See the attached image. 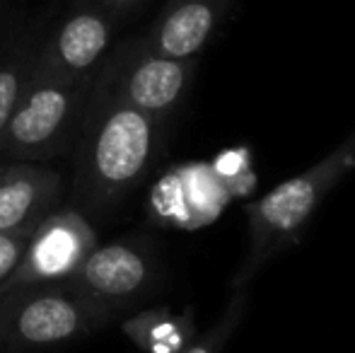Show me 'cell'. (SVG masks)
Segmentation results:
<instances>
[{
  "label": "cell",
  "instance_id": "obj_5",
  "mask_svg": "<svg viewBox=\"0 0 355 353\" xmlns=\"http://www.w3.org/2000/svg\"><path fill=\"white\" fill-rule=\"evenodd\" d=\"M68 283L112 320L159 286V261L150 242L114 240L94 247Z\"/></svg>",
  "mask_w": 355,
  "mask_h": 353
},
{
  "label": "cell",
  "instance_id": "obj_12",
  "mask_svg": "<svg viewBox=\"0 0 355 353\" xmlns=\"http://www.w3.org/2000/svg\"><path fill=\"white\" fill-rule=\"evenodd\" d=\"M42 51L34 46H17L0 61V138L5 133L10 117L22 97L24 87L29 85L34 71L39 66Z\"/></svg>",
  "mask_w": 355,
  "mask_h": 353
},
{
  "label": "cell",
  "instance_id": "obj_3",
  "mask_svg": "<svg viewBox=\"0 0 355 353\" xmlns=\"http://www.w3.org/2000/svg\"><path fill=\"white\" fill-rule=\"evenodd\" d=\"M94 76L61 78L37 66L0 138L3 162H49L73 153Z\"/></svg>",
  "mask_w": 355,
  "mask_h": 353
},
{
  "label": "cell",
  "instance_id": "obj_14",
  "mask_svg": "<svg viewBox=\"0 0 355 353\" xmlns=\"http://www.w3.org/2000/svg\"><path fill=\"white\" fill-rule=\"evenodd\" d=\"M39 225V223H37ZM37 225H22L15 230H0V283L15 271V266L19 264L24 255L32 232L37 230Z\"/></svg>",
  "mask_w": 355,
  "mask_h": 353
},
{
  "label": "cell",
  "instance_id": "obj_9",
  "mask_svg": "<svg viewBox=\"0 0 355 353\" xmlns=\"http://www.w3.org/2000/svg\"><path fill=\"white\" fill-rule=\"evenodd\" d=\"M66 179L37 162H12L0 179V230L37 225L61 206Z\"/></svg>",
  "mask_w": 355,
  "mask_h": 353
},
{
  "label": "cell",
  "instance_id": "obj_7",
  "mask_svg": "<svg viewBox=\"0 0 355 353\" xmlns=\"http://www.w3.org/2000/svg\"><path fill=\"white\" fill-rule=\"evenodd\" d=\"M193 73L196 58H167L136 44L126 49L97 80L131 107L169 119L187 97Z\"/></svg>",
  "mask_w": 355,
  "mask_h": 353
},
{
  "label": "cell",
  "instance_id": "obj_10",
  "mask_svg": "<svg viewBox=\"0 0 355 353\" xmlns=\"http://www.w3.org/2000/svg\"><path fill=\"white\" fill-rule=\"evenodd\" d=\"M112 39V27L97 12H78L61 24L56 37L42 49L39 68L61 78L92 76Z\"/></svg>",
  "mask_w": 355,
  "mask_h": 353
},
{
  "label": "cell",
  "instance_id": "obj_15",
  "mask_svg": "<svg viewBox=\"0 0 355 353\" xmlns=\"http://www.w3.org/2000/svg\"><path fill=\"white\" fill-rule=\"evenodd\" d=\"M215 175L225 182H232V179H239L247 172V153L244 150H227L215 160L213 165Z\"/></svg>",
  "mask_w": 355,
  "mask_h": 353
},
{
  "label": "cell",
  "instance_id": "obj_13",
  "mask_svg": "<svg viewBox=\"0 0 355 353\" xmlns=\"http://www.w3.org/2000/svg\"><path fill=\"white\" fill-rule=\"evenodd\" d=\"M247 302H249L247 288H234L232 298H230V302L223 310V315L218 317V322H215V325L203 336L193 339L182 353H223V349L227 346V341L232 339V334L244 322V315H247Z\"/></svg>",
  "mask_w": 355,
  "mask_h": 353
},
{
  "label": "cell",
  "instance_id": "obj_18",
  "mask_svg": "<svg viewBox=\"0 0 355 353\" xmlns=\"http://www.w3.org/2000/svg\"><path fill=\"white\" fill-rule=\"evenodd\" d=\"M5 170H8V165H5V162H0V179H3V175H5Z\"/></svg>",
  "mask_w": 355,
  "mask_h": 353
},
{
  "label": "cell",
  "instance_id": "obj_8",
  "mask_svg": "<svg viewBox=\"0 0 355 353\" xmlns=\"http://www.w3.org/2000/svg\"><path fill=\"white\" fill-rule=\"evenodd\" d=\"M234 0H169L143 46L167 58H196L225 22Z\"/></svg>",
  "mask_w": 355,
  "mask_h": 353
},
{
  "label": "cell",
  "instance_id": "obj_17",
  "mask_svg": "<svg viewBox=\"0 0 355 353\" xmlns=\"http://www.w3.org/2000/svg\"><path fill=\"white\" fill-rule=\"evenodd\" d=\"M5 295H8V291H3V288H0V307H3V302H5Z\"/></svg>",
  "mask_w": 355,
  "mask_h": 353
},
{
  "label": "cell",
  "instance_id": "obj_11",
  "mask_svg": "<svg viewBox=\"0 0 355 353\" xmlns=\"http://www.w3.org/2000/svg\"><path fill=\"white\" fill-rule=\"evenodd\" d=\"M121 329L145 353H182L196 339L191 317L187 312L177 315L167 307L138 312L123 322Z\"/></svg>",
  "mask_w": 355,
  "mask_h": 353
},
{
  "label": "cell",
  "instance_id": "obj_4",
  "mask_svg": "<svg viewBox=\"0 0 355 353\" xmlns=\"http://www.w3.org/2000/svg\"><path fill=\"white\" fill-rule=\"evenodd\" d=\"M109 322L68 281L12 288L0 307V353L56 349Z\"/></svg>",
  "mask_w": 355,
  "mask_h": 353
},
{
  "label": "cell",
  "instance_id": "obj_2",
  "mask_svg": "<svg viewBox=\"0 0 355 353\" xmlns=\"http://www.w3.org/2000/svg\"><path fill=\"white\" fill-rule=\"evenodd\" d=\"M355 170V126L317 165L247 203V252L232 288H247L268 261L300 240L329 193Z\"/></svg>",
  "mask_w": 355,
  "mask_h": 353
},
{
  "label": "cell",
  "instance_id": "obj_1",
  "mask_svg": "<svg viewBox=\"0 0 355 353\" xmlns=\"http://www.w3.org/2000/svg\"><path fill=\"white\" fill-rule=\"evenodd\" d=\"M164 123L167 119L131 107L94 78L73 148V208L107 211L141 187L162 153Z\"/></svg>",
  "mask_w": 355,
  "mask_h": 353
},
{
  "label": "cell",
  "instance_id": "obj_16",
  "mask_svg": "<svg viewBox=\"0 0 355 353\" xmlns=\"http://www.w3.org/2000/svg\"><path fill=\"white\" fill-rule=\"evenodd\" d=\"M107 3L119 5V8H126V5H136V3H141V0H107Z\"/></svg>",
  "mask_w": 355,
  "mask_h": 353
},
{
  "label": "cell",
  "instance_id": "obj_6",
  "mask_svg": "<svg viewBox=\"0 0 355 353\" xmlns=\"http://www.w3.org/2000/svg\"><path fill=\"white\" fill-rule=\"evenodd\" d=\"M99 245L92 223L78 208L58 206L32 232L15 271L0 283L3 291L39 283L68 281Z\"/></svg>",
  "mask_w": 355,
  "mask_h": 353
}]
</instances>
